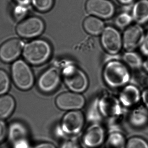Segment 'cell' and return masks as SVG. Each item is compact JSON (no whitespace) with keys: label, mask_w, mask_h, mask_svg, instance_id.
<instances>
[{"label":"cell","mask_w":148,"mask_h":148,"mask_svg":"<svg viewBox=\"0 0 148 148\" xmlns=\"http://www.w3.org/2000/svg\"><path fill=\"white\" fill-rule=\"evenodd\" d=\"M101 43L106 52L111 55L118 54L123 46L121 34L116 29L110 26L105 28L102 33Z\"/></svg>","instance_id":"obj_12"},{"label":"cell","mask_w":148,"mask_h":148,"mask_svg":"<svg viewBox=\"0 0 148 148\" xmlns=\"http://www.w3.org/2000/svg\"><path fill=\"white\" fill-rule=\"evenodd\" d=\"M106 132L99 123H94L85 130L82 137L83 143L88 148H98L106 141Z\"/></svg>","instance_id":"obj_10"},{"label":"cell","mask_w":148,"mask_h":148,"mask_svg":"<svg viewBox=\"0 0 148 148\" xmlns=\"http://www.w3.org/2000/svg\"><path fill=\"white\" fill-rule=\"evenodd\" d=\"M142 53L146 56H148V32L145 35L144 41L140 47Z\"/></svg>","instance_id":"obj_30"},{"label":"cell","mask_w":148,"mask_h":148,"mask_svg":"<svg viewBox=\"0 0 148 148\" xmlns=\"http://www.w3.org/2000/svg\"><path fill=\"white\" fill-rule=\"evenodd\" d=\"M8 129L3 120H0V143L2 142L8 135Z\"/></svg>","instance_id":"obj_29"},{"label":"cell","mask_w":148,"mask_h":148,"mask_svg":"<svg viewBox=\"0 0 148 148\" xmlns=\"http://www.w3.org/2000/svg\"><path fill=\"white\" fill-rule=\"evenodd\" d=\"M124 63L134 70L143 67V62L140 56L134 51H127L123 56Z\"/></svg>","instance_id":"obj_22"},{"label":"cell","mask_w":148,"mask_h":148,"mask_svg":"<svg viewBox=\"0 0 148 148\" xmlns=\"http://www.w3.org/2000/svg\"><path fill=\"white\" fill-rule=\"evenodd\" d=\"M62 78L70 91L82 94L86 91L89 80L85 73L73 64L65 65L61 70Z\"/></svg>","instance_id":"obj_3"},{"label":"cell","mask_w":148,"mask_h":148,"mask_svg":"<svg viewBox=\"0 0 148 148\" xmlns=\"http://www.w3.org/2000/svg\"><path fill=\"white\" fill-rule=\"evenodd\" d=\"M120 3L124 5H130L134 1V0H118Z\"/></svg>","instance_id":"obj_34"},{"label":"cell","mask_w":148,"mask_h":148,"mask_svg":"<svg viewBox=\"0 0 148 148\" xmlns=\"http://www.w3.org/2000/svg\"><path fill=\"white\" fill-rule=\"evenodd\" d=\"M24 46L23 41L18 38L6 41L0 47V59L7 63L14 62L23 52Z\"/></svg>","instance_id":"obj_15"},{"label":"cell","mask_w":148,"mask_h":148,"mask_svg":"<svg viewBox=\"0 0 148 148\" xmlns=\"http://www.w3.org/2000/svg\"><path fill=\"white\" fill-rule=\"evenodd\" d=\"M61 79V70L56 67H51L40 75L37 81V86L43 93H51L59 87Z\"/></svg>","instance_id":"obj_9"},{"label":"cell","mask_w":148,"mask_h":148,"mask_svg":"<svg viewBox=\"0 0 148 148\" xmlns=\"http://www.w3.org/2000/svg\"><path fill=\"white\" fill-rule=\"evenodd\" d=\"M27 6L17 4L14 10V15L16 19H21L23 18L27 14Z\"/></svg>","instance_id":"obj_27"},{"label":"cell","mask_w":148,"mask_h":148,"mask_svg":"<svg viewBox=\"0 0 148 148\" xmlns=\"http://www.w3.org/2000/svg\"><path fill=\"white\" fill-rule=\"evenodd\" d=\"M52 48L49 43L45 40H33L25 44L22 54L27 63L38 66L45 63L50 58Z\"/></svg>","instance_id":"obj_2"},{"label":"cell","mask_w":148,"mask_h":148,"mask_svg":"<svg viewBox=\"0 0 148 148\" xmlns=\"http://www.w3.org/2000/svg\"><path fill=\"white\" fill-rule=\"evenodd\" d=\"M10 78L8 73L0 69V96L6 94L10 87Z\"/></svg>","instance_id":"obj_23"},{"label":"cell","mask_w":148,"mask_h":148,"mask_svg":"<svg viewBox=\"0 0 148 148\" xmlns=\"http://www.w3.org/2000/svg\"><path fill=\"white\" fill-rule=\"evenodd\" d=\"M85 8L88 14L99 18H110L115 12L114 4L109 0H88Z\"/></svg>","instance_id":"obj_14"},{"label":"cell","mask_w":148,"mask_h":148,"mask_svg":"<svg viewBox=\"0 0 148 148\" xmlns=\"http://www.w3.org/2000/svg\"><path fill=\"white\" fill-rule=\"evenodd\" d=\"M84 123V115L80 110L68 111L62 119L59 127L60 131L64 135H76L82 131Z\"/></svg>","instance_id":"obj_6"},{"label":"cell","mask_w":148,"mask_h":148,"mask_svg":"<svg viewBox=\"0 0 148 148\" xmlns=\"http://www.w3.org/2000/svg\"><path fill=\"white\" fill-rule=\"evenodd\" d=\"M128 120L133 127L142 128L145 127L148 123L147 109L143 106L135 108L130 114Z\"/></svg>","instance_id":"obj_17"},{"label":"cell","mask_w":148,"mask_h":148,"mask_svg":"<svg viewBox=\"0 0 148 148\" xmlns=\"http://www.w3.org/2000/svg\"><path fill=\"white\" fill-rule=\"evenodd\" d=\"M60 148H81V147L75 139H69L64 140Z\"/></svg>","instance_id":"obj_28"},{"label":"cell","mask_w":148,"mask_h":148,"mask_svg":"<svg viewBox=\"0 0 148 148\" xmlns=\"http://www.w3.org/2000/svg\"><path fill=\"white\" fill-rule=\"evenodd\" d=\"M106 148H126L127 141L121 132L112 131L106 139Z\"/></svg>","instance_id":"obj_21"},{"label":"cell","mask_w":148,"mask_h":148,"mask_svg":"<svg viewBox=\"0 0 148 148\" xmlns=\"http://www.w3.org/2000/svg\"><path fill=\"white\" fill-rule=\"evenodd\" d=\"M16 107V102L12 96H0V120H3L12 115Z\"/></svg>","instance_id":"obj_20"},{"label":"cell","mask_w":148,"mask_h":148,"mask_svg":"<svg viewBox=\"0 0 148 148\" xmlns=\"http://www.w3.org/2000/svg\"><path fill=\"white\" fill-rule=\"evenodd\" d=\"M142 27L138 24L129 26L123 33V46L127 51H134L142 44L145 37Z\"/></svg>","instance_id":"obj_13"},{"label":"cell","mask_w":148,"mask_h":148,"mask_svg":"<svg viewBox=\"0 0 148 148\" xmlns=\"http://www.w3.org/2000/svg\"><path fill=\"white\" fill-rule=\"evenodd\" d=\"M141 99L145 107L148 109V88L143 90L141 93Z\"/></svg>","instance_id":"obj_32"},{"label":"cell","mask_w":148,"mask_h":148,"mask_svg":"<svg viewBox=\"0 0 148 148\" xmlns=\"http://www.w3.org/2000/svg\"><path fill=\"white\" fill-rule=\"evenodd\" d=\"M12 81L16 87L23 91L30 89L34 86V73L28 63L22 60L14 62L11 68Z\"/></svg>","instance_id":"obj_4"},{"label":"cell","mask_w":148,"mask_h":148,"mask_svg":"<svg viewBox=\"0 0 148 148\" xmlns=\"http://www.w3.org/2000/svg\"><path fill=\"white\" fill-rule=\"evenodd\" d=\"M8 135L14 148H29V134L26 126L20 122H14L8 128Z\"/></svg>","instance_id":"obj_11"},{"label":"cell","mask_w":148,"mask_h":148,"mask_svg":"<svg viewBox=\"0 0 148 148\" xmlns=\"http://www.w3.org/2000/svg\"><path fill=\"white\" fill-rule=\"evenodd\" d=\"M126 148H148V143L141 137L134 136L127 141Z\"/></svg>","instance_id":"obj_26"},{"label":"cell","mask_w":148,"mask_h":148,"mask_svg":"<svg viewBox=\"0 0 148 148\" xmlns=\"http://www.w3.org/2000/svg\"><path fill=\"white\" fill-rule=\"evenodd\" d=\"M147 84H148V78H147Z\"/></svg>","instance_id":"obj_36"},{"label":"cell","mask_w":148,"mask_h":148,"mask_svg":"<svg viewBox=\"0 0 148 148\" xmlns=\"http://www.w3.org/2000/svg\"><path fill=\"white\" fill-rule=\"evenodd\" d=\"M36 9L40 12H46L53 7L54 0H31Z\"/></svg>","instance_id":"obj_25"},{"label":"cell","mask_w":148,"mask_h":148,"mask_svg":"<svg viewBox=\"0 0 148 148\" xmlns=\"http://www.w3.org/2000/svg\"><path fill=\"white\" fill-rule=\"evenodd\" d=\"M118 99L123 107H130L138 103L141 99V93L138 87L134 84H129L123 87Z\"/></svg>","instance_id":"obj_16"},{"label":"cell","mask_w":148,"mask_h":148,"mask_svg":"<svg viewBox=\"0 0 148 148\" xmlns=\"http://www.w3.org/2000/svg\"><path fill=\"white\" fill-rule=\"evenodd\" d=\"M143 68L148 73V56L147 59L143 62Z\"/></svg>","instance_id":"obj_35"},{"label":"cell","mask_w":148,"mask_h":148,"mask_svg":"<svg viewBox=\"0 0 148 148\" xmlns=\"http://www.w3.org/2000/svg\"><path fill=\"white\" fill-rule=\"evenodd\" d=\"M133 21L132 15L127 12L120 14L115 20V24L121 28H124L130 26Z\"/></svg>","instance_id":"obj_24"},{"label":"cell","mask_w":148,"mask_h":148,"mask_svg":"<svg viewBox=\"0 0 148 148\" xmlns=\"http://www.w3.org/2000/svg\"><path fill=\"white\" fill-rule=\"evenodd\" d=\"M44 29L45 24L41 18L31 17L22 21L18 24L16 32L21 37L29 39L40 36Z\"/></svg>","instance_id":"obj_7"},{"label":"cell","mask_w":148,"mask_h":148,"mask_svg":"<svg viewBox=\"0 0 148 148\" xmlns=\"http://www.w3.org/2000/svg\"><path fill=\"white\" fill-rule=\"evenodd\" d=\"M17 4L27 6L30 3L31 0H14Z\"/></svg>","instance_id":"obj_33"},{"label":"cell","mask_w":148,"mask_h":148,"mask_svg":"<svg viewBox=\"0 0 148 148\" xmlns=\"http://www.w3.org/2000/svg\"><path fill=\"white\" fill-rule=\"evenodd\" d=\"M83 27L88 34L94 36L102 34L105 28L103 22L98 17L93 16L88 17L84 19Z\"/></svg>","instance_id":"obj_19"},{"label":"cell","mask_w":148,"mask_h":148,"mask_svg":"<svg viewBox=\"0 0 148 148\" xmlns=\"http://www.w3.org/2000/svg\"><path fill=\"white\" fill-rule=\"evenodd\" d=\"M132 16L136 24L141 25L148 22V0H139L132 8Z\"/></svg>","instance_id":"obj_18"},{"label":"cell","mask_w":148,"mask_h":148,"mask_svg":"<svg viewBox=\"0 0 148 148\" xmlns=\"http://www.w3.org/2000/svg\"><path fill=\"white\" fill-rule=\"evenodd\" d=\"M31 148H56L55 145L51 142H42L36 144Z\"/></svg>","instance_id":"obj_31"},{"label":"cell","mask_w":148,"mask_h":148,"mask_svg":"<svg viewBox=\"0 0 148 148\" xmlns=\"http://www.w3.org/2000/svg\"><path fill=\"white\" fill-rule=\"evenodd\" d=\"M105 84L112 89L124 87L131 80V75L126 64L116 60L107 63L103 70Z\"/></svg>","instance_id":"obj_1"},{"label":"cell","mask_w":148,"mask_h":148,"mask_svg":"<svg viewBox=\"0 0 148 148\" xmlns=\"http://www.w3.org/2000/svg\"><path fill=\"white\" fill-rule=\"evenodd\" d=\"M56 105L62 110H79L85 105L84 96L80 93L67 91L60 94L56 98Z\"/></svg>","instance_id":"obj_8"},{"label":"cell","mask_w":148,"mask_h":148,"mask_svg":"<svg viewBox=\"0 0 148 148\" xmlns=\"http://www.w3.org/2000/svg\"><path fill=\"white\" fill-rule=\"evenodd\" d=\"M97 104L100 115L105 118H117L123 113V106L118 98L110 93H104L97 98Z\"/></svg>","instance_id":"obj_5"}]
</instances>
